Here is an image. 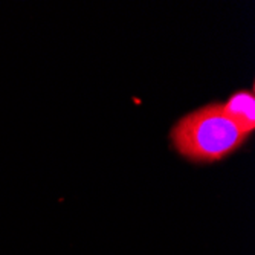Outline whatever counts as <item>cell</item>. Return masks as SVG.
Wrapping results in <instances>:
<instances>
[{"mask_svg": "<svg viewBox=\"0 0 255 255\" xmlns=\"http://www.w3.org/2000/svg\"><path fill=\"white\" fill-rule=\"evenodd\" d=\"M246 134L228 118L222 104H208L177 121L171 130L174 148L194 162H216L234 153Z\"/></svg>", "mask_w": 255, "mask_h": 255, "instance_id": "cell-1", "label": "cell"}, {"mask_svg": "<svg viewBox=\"0 0 255 255\" xmlns=\"http://www.w3.org/2000/svg\"><path fill=\"white\" fill-rule=\"evenodd\" d=\"M228 118L246 136L255 128V95L254 90H239L222 104Z\"/></svg>", "mask_w": 255, "mask_h": 255, "instance_id": "cell-2", "label": "cell"}]
</instances>
